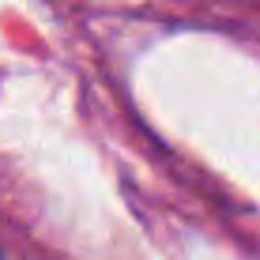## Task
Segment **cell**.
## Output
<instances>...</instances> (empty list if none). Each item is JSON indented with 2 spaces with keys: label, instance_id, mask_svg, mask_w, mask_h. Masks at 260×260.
<instances>
[{
  "label": "cell",
  "instance_id": "6da1fadb",
  "mask_svg": "<svg viewBox=\"0 0 260 260\" xmlns=\"http://www.w3.org/2000/svg\"><path fill=\"white\" fill-rule=\"evenodd\" d=\"M0 260H4V256H0Z\"/></svg>",
  "mask_w": 260,
  "mask_h": 260
}]
</instances>
